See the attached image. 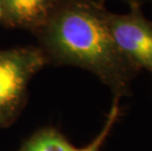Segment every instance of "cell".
<instances>
[{"instance_id":"obj_8","label":"cell","mask_w":152,"mask_h":151,"mask_svg":"<svg viewBox=\"0 0 152 151\" xmlns=\"http://www.w3.org/2000/svg\"><path fill=\"white\" fill-rule=\"evenodd\" d=\"M151 72H152V71H151Z\"/></svg>"},{"instance_id":"obj_7","label":"cell","mask_w":152,"mask_h":151,"mask_svg":"<svg viewBox=\"0 0 152 151\" xmlns=\"http://www.w3.org/2000/svg\"><path fill=\"white\" fill-rule=\"evenodd\" d=\"M2 20V11H1V4H0V23H1Z\"/></svg>"},{"instance_id":"obj_4","label":"cell","mask_w":152,"mask_h":151,"mask_svg":"<svg viewBox=\"0 0 152 151\" xmlns=\"http://www.w3.org/2000/svg\"><path fill=\"white\" fill-rule=\"evenodd\" d=\"M68 0H0L1 24L34 34Z\"/></svg>"},{"instance_id":"obj_3","label":"cell","mask_w":152,"mask_h":151,"mask_svg":"<svg viewBox=\"0 0 152 151\" xmlns=\"http://www.w3.org/2000/svg\"><path fill=\"white\" fill-rule=\"evenodd\" d=\"M126 14L108 11L107 24L119 49L138 71H152V23L140 5L131 4Z\"/></svg>"},{"instance_id":"obj_2","label":"cell","mask_w":152,"mask_h":151,"mask_svg":"<svg viewBox=\"0 0 152 151\" xmlns=\"http://www.w3.org/2000/svg\"><path fill=\"white\" fill-rule=\"evenodd\" d=\"M47 63L39 47L0 50V127L7 126L16 118L31 79Z\"/></svg>"},{"instance_id":"obj_1","label":"cell","mask_w":152,"mask_h":151,"mask_svg":"<svg viewBox=\"0 0 152 151\" xmlns=\"http://www.w3.org/2000/svg\"><path fill=\"white\" fill-rule=\"evenodd\" d=\"M107 14L100 0H68L34 34L48 63L89 71L120 99L138 70L116 44Z\"/></svg>"},{"instance_id":"obj_5","label":"cell","mask_w":152,"mask_h":151,"mask_svg":"<svg viewBox=\"0 0 152 151\" xmlns=\"http://www.w3.org/2000/svg\"><path fill=\"white\" fill-rule=\"evenodd\" d=\"M120 114L121 109L119 106V99L115 98L104 127L98 136L86 147H75L55 128H46L34 133L23 144L19 151H99L107 139L115 123L118 121Z\"/></svg>"},{"instance_id":"obj_6","label":"cell","mask_w":152,"mask_h":151,"mask_svg":"<svg viewBox=\"0 0 152 151\" xmlns=\"http://www.w3.org/2000/svg\"><path fill=\"white\" fill-rule=\"evenodd\" d=\"M100 1H103V0H100ZM120 1H124L126 3H128L129 5L131 4H138L141 5V3L144 1V0H120Z\"/></svg>"}]
</instances>
